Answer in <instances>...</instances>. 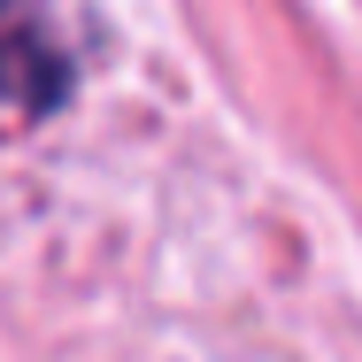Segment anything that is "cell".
Segmentation results:
<instances>
[{"instance_id": "cell-1", "label": "cell", "mask_w": 362, "mask_h": 362, "mask_svg": "<svg viewBox=\"0 0 362 362\" xmlns=\"http://www.w3.org/2000/svg\"><path fill=\"white\" fill-rule=\"evenodd\" d=\"M0 100L16 116H54L70 100V54L39 23V0H0Z\"/></svg>"}]
</instances>
